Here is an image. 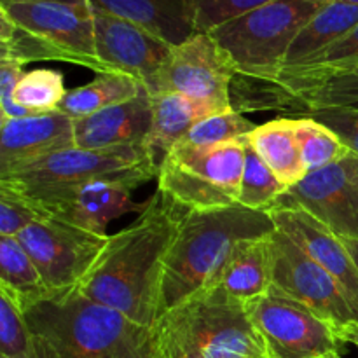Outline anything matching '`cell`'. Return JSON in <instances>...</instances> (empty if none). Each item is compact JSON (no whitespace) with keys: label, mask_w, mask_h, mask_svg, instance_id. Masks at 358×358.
<instances>
[{"label":"cell","mask_w":358,"mask_h":358,"mask_svg":"<svg viewBox=\"0 0 358 358\" xmlns=\"http://www.w3.org/2000/svg\"><path fill=\"white\" fill-rule=\"evenodd\" d=\"M6 189L28 203L41 219H55L84 231L108 236L112 220L140 213L143 203L133 201L136 185L122 180H90L72 185Z\"/></svg>","instance_id":"cell-9"},{"label":"cell","mask_w":358,"mask_h":358,"mask_svg":"<svg viewBox=\"0 0 358 358\" xmlns=\"http://www.w3.org/2000/svg\"><path fill=\"white\" fill-rule=\"evenodd\" d=\"M196 31H210L275 0H192Z\"/></svg>","instance_id":"cell-33"},{"label":"cell","mask_w":358,"mask_h":358,"mask_svg":"<svg viewBox=\"0 0 358 358\" xmlns=\"http://www.w3.org/2000/svg\"><path fill=\"white\" fill-rule=\"evenodd\" d=\"M273 208H301L338 236L358 240V156L308 173Z\"/></svg>","instance_id":"cell-14"},{"label":"cell","mask_w":358,"mask_h":358,"mask_svg":"<svg viewBox=\"0 0 358 358\" xmlns=\"http://www.w3.org/2000/svg\"><path fill=\"white\" fill-rule=\"evenodd\" d=\"M325 108H352L358 110V69L325 80L313 90L303 91L290 98L287 114L304 115Z\"/></svg>","instance_id":"cell-27"},{"label":"cell","mask_w":358,"mask_h":358,"mask_svg":"<svg viewBox=\"0 0 358 358\" xmlns=\"http://www.w3.org/2000/svg\"><path fill=\"white\" fill-rule=\"evenodd\" d=\"M16 240L35 262L45 287L59 292L79 287L103 252L108 236L55 219H41L21 231Z\"/></svg>","instance_id":"cell-13"},{"label":"cell","mask_w":358,"mask_h":358,"mask_svg":"<svg viewBox=\"0 0 358 358\" xmlns=\"http://www.w3.org/2000/svg\"><path fill=\"white\" fill-rule=\"evenodd\" d=\"M329 0H275L208 34L231 56L238 76L275 80L290 44Z\"/></svg>","instance_id":"cell-6"},{"label":"cell","mask_w":358,"mask_h":358,"mask_svg":"<svg viewBox=\"0 0 358 358\" xmlns=\"http://www.w3.org/2000/svg\"><path fill=\"white\" fill-rule=\"evenodd\" d=\"M358 24V6L329 0L313 14L290 44L282 69L299 65L348 34ZM280 69V70H282Z\"/></svg>","instance_id":"cell-23"},{"label":"cell","mask_w":358,"mask_h":358,"mask_svg":"<svg viewBox=\"0 0 358 358\" xmlns=\"http://www.w3.org/2000/svg\"><path fill=\"white\" fill-rule=\"evenodd\" d=\"M0 355L7 358H37L23 311L3 290H0Z\"/></svg>","instance_id":"cell-32"},{"label":"cell","mask_w":358,"mask_h":358,"mask_svg":"<svg viewBox=\"0 0 358 358\" xmlns=\"http://www.w3.org/2000/svg\"><path fill=\"white\" fill-rule=\"evenodd\" d=\"M294 129L308 173L339 163L352 154L339 136L317 119L294 117Z\"/></svg>","instance_id":"cell-28"},{"label":"cell","mask_w":358,"mask_h":358,"mask_svg":"<svg viewBox=\"0 0 358 358\" xmlns=\"http://www.w3.org/2000/svg\"><path fill=\"white\" fill-rule=\"evenodd\" d=\"M304 117H313L331 128L339 136V140L348 147L350 152L358 156V110L325 108V110L311 112Z\"/></svg>","instance_id":"cell-35"},{"label":"cell","mask_w":358,"mask_h":358,"mask_svg":"<svg viewBox=\"0 0 358 358\" xmlns=\"http://www.w3.org/2000/svg\"><path fill=\"white\" fill-rule=\"evenodd\" d=\"M23 2H62V3H83L87 0H23Z\"/></svg>","instance_id":"cell-39"},{"label":"cell","mask_w":358,"mask_h":358,"mask_svg":"<svg viewBox=\"0 0 358 358\" xmlns=\"http://www.w3.org/2000/svg\"><path fill=\"white\" fill-rule=\"evenodd\" d=\"M358 69V24L329 48L299 65L282 69L273 80L282 98V110L287 114L290 98L313 90L325 80Z\"/></svg>","instance_id":"cell-20"},{"label":"cell","mask_w":358,"mask_h":358,"mask_svg":"<svg viewBox=\"0 0 358 358\" xmlns=\"http://www.w3.org/2000/svg\"><path fill=\"white\" fill-rule=\"evenodd\" d=\"M63 73L52 69H35L24 72L14 90V101L28 114L58 112L66 94Z\"/></svg>","instance_id":"cell-29"},{"label":"cell","mask_w":358,"mask_h":358,"mask_svg":"<svg viewBox=\"0 0 358 358\" xmlns=\"http://www.w3.org/2000/svg\"><path fill=\"white\" fill-rule=\"evenodd\" d=\"M247 149L245 138L215 145L175 143L159 159L157 189L185 210L236 205Z\"/></svg>","instance_id":"cell-7"},{"label":"cell","mask_w":358,"mask_h":358,"mask_svg":"<svg viewBox=\"0 0 358 358\" xmlns=\"http://www.w3.org/2000/svg\"><path fill=\"white\" fill-rule=\"evenodd\" d=\"M255 126H257L255 122L231 108V110L212 114L196 122L180 142L191 143V145H215V143L234 142V140L245 138L248 133L254 131Z\"/></svg>","instance_id":"cell-31"},{"label":"cell","mask_w":358,"mask_h":358,"mask_svg":"<svg viewBox=\"0 0 358 358\" xmlns=\"http://www.w3.org/2000/svg\"><path fill=\"white\" fill-rule=\"evenodd\" d=\"M161 358H268L247 304L206 285L152 325Z\"/></svg>","instance_id":"cell-4"},{"label":"cell","mask_w":358,"mask_h":358,"mask_svg":"<svg viewBox=\"0 0 358 358\" xmlns=\"http://www.w3.org/2000/svg\"><path fill=\"white\" fill-rule=\"evenodd\" d=\"M145 91L135 77L124 73H96L91 83L66 91L58 112L72 119L100 112L103 108L124 103L140 96Z\"/></svg>","instance_id":"cell-25"},{"label":"cell","mask_w":358,"mask_h":358,"mask_svg":"<svg viewBox=\"0 0 358 358\" xmlns=\"http://www.w3.org/2000/svg\"><path fill=\"white\" fill-rule=\"evenodd\" d=\"M0 358H7V357H2V355H0Z\"/></svg>","instance_id":"cell-41"},{"label":"cell","mask_w":358,"mask_h":358,"mask_svg":"<svg viewBox=\"0 0 358 358\" xmlns=\"http://www.w3.org/2000/svg\"><path fill=\"white\" fill-rule=\"evenodd\" d=\"M0 290L9 294L21 310L51 294L16 238H0Z\"/></svg>","instance_id":"cell-26"},{"label":"cell","mask_w":358,"mask_h":358,"mask_svg":"<svg viewBox=\"0 0 358 358\" xmlns=\"http://www.w3.org/2000/svg\"><path fill=\"white\" fill-rule=\"evenodd\" d=\"M70 147H76L73 119L62 112L0 121V173Z\"/></svg>","instance_id":"cell-17"},{"label":"cell","mask_w":358,"mask_h":358,"mask_svg":"<svg viewBox=\"0 0 358 358\" xmlns=\"http://www.w3.org/2000/svg\"><path fill=\"white\" fill-rule=\"evenodd\" d=\"M93 20L96 55L107 72L135 77L147 93L154 94L157 76L171 44L96 6H93Z\"/></svg>","instance_id":"cell-15"},{"label":"cell","mask_w":358,"mask_h":358,"mask_svg":"<svg viewBox=\"0 0 358 358\" xmlns=\"http://www.w3.org/2000/svg\"><path fill=\"white\" fill-rule=\"evenodd\" d=\"M21 311L37 358H161L150 329L77 287L48 294Z\"/></svg>","instance_id":"cell-2"},{"label":"cell","mask_w":358,"mask_h":358,"mask_svg":"<svg viewBox=\"0 0 358 358\" xmlns=\"http://www.w3.org/2000/svg\"><path fill=\"white\" fill-rule=\"evenodd\" d=\"M37 220L41 215L24 199L0 189V238H16Z\"/></svg>","instance_id":"cell-34"},{"label":"cell","mask_w":358,"mask_h":358,"mask_svg":"<svg viewBox=\"0 0 358 358\" xmlns=\"http://www.w3.org/2000/svg\"><path fill=\"white\" fill-rule=\"evenodd\" d=\"M268 213L276 229L287 234L320 268L338 280L358 318V268L341 238L301 208H273Z\"/></svg>","instance_id":"cell-16"},{"label":"cell","mask_w":358,"mask_h":358,"mask_svg":"<svg viewBox=\"0 0 358 358\" xmlns=\"http://www.w3.org/2000/svg\"><path fill=\"white\" fill-rule=\"evenodd\" d=\"M275 231L269 213L240 203L226 208L187 210L164 264L157 318L203 289L238 241L271 236Z\"/></svg>","instance_id":"cell-3"},{"label":"cell","mask_w":358,"mask_h":358,"mask_svg":"<svg viewBox=\"0 0 358 358\" xmlns=\"http://www.w3.org/2000/svg\"><path fill=\"white\" fill-rule=\"evenodd\" d=\"M185 212L171 196L157 189L128 227L108 236L103 252L77 289L152 329L159 313L164 264Z\"/></svg>","instance_id":"cell-1"},{"label":"cell","mask_w":358,"mask_h":358,"mask_svg":"<svg viewBox=\"0 0 358 358\" xmlns=\"http://www.w3.org/2000/svg\"><path fill=\"white\" fill-rule=\"evenodd\" d=\"M245 304L268 358H343L346 345L334 329L273 287Z\"/></svg>","instance_id":"cell-10"},{"label":"cell","mask_w":358,"mask_h":358,"mask_svg":"<svg viewBox=\"0 0 358 358\" xmlns=\"http://www.w3.org/2000/svg\"><path fill=\"white\" fill-rule=\"evenodd\" d=\"M339 2H346V3H353V6H358V0H339Z\"/></svg>","instance_id":"cell-40"},{"label":"cell","mask_w":358,"mask_h":358,"mask_svg":"<svg viewBox=\"0 0 358 358\" xmlns=\"http://www.w3.org/2000/svg\"><path fill=\"white\" fill-rule=\"evenodd\" d=\"M0 58L16 62H65L108 73L94 45L91 2L0 0Z\"/></svg>","instance_id":"cell-5"},{"label":"cell","mask_w":358,"mask_h":358,"mask_svg":"<svg viewBox=\"0 0 358 358\" xmlns=\"http://www.w3.org/2000/svg\"><path fill=\"white\" fill-rule=\"evenodd\" d=\"M152 124H150L147 147L154 154H166L175 143L180 142L189 129L212 112L180 93L152 94Z\"/></svg>","instance_id":"cell-24"},{"label":"cell","mask_w":358,"mask_h":358,"mask_svg":"<svg viewBox=\"0 0 358 358\" xmlns=\"http://www.w3.org/2000/svg\"><path fill=\"white\" fill-rule=\"evenodd\" d=\"M238 69L208 31L171 45L156 80L157 93H180L212 114L231 110V84ZM152 96V94H150Z\"/></svg>","instance_id":"cell-11"},{"label":"cell","mask_w":358,"mask_h":358,"mask_svg":"<svg viewBox=\"0 0 358 358\" xmlns=\"http://www.w3.org/2000/svg\"><path fill=\"white\" fill-rule=\"evenodd\" d=\"M271 236L238 241L206 285L220 287L241 303L266 296L273 285Z\"/></svg>","instance_id":"cell-19"},{"label":"cell","mask_w":358,"mask_h":358,"mask_svg":"<svg viewBox=\"0 0 358 358\" xmlns=\"http://www.w3.org/2000/svg\"><path fill=\"white\" fill-rule=\"evenodd\" d=\"M341 238V236H339ZM343 243H345L346 250L350 252V255L353 257V261H355L357 268H358V240H353V238H341Z\"/></svg>","instance_id":"cell-38"},{"label":"cell","mask_w":358,"mask_h":358,"mask_svg":"<svg viewBox=\"0 0 358 358\" xmlns=\"http://www.w3.org/2000/svg\"><path fill=\"white\" fill-rule=\"evenodd\" d=\"M23 66V63L16 59L0 58V121L31 115L20 105H16L13 98L14 90L24 73Z\"/></svg>","instance_id":"cell-36"},{"label":"cell","mask_w":358,"mask_h":358,"mask_svg":"<svg viewBox=\"0 0 358 358\" xmlns=\"http://www.w3.org/2000/svg\"><path fill=\"white\" fill-rule=\"evenodd\" d=\"M338 338L345 345H355L358 348V322H353V324L346 325L341 331H338Z\"/></svg>","instance_id":"cell-37"},{"label":"cell","mask_w":358,"mask_h":358,"mask_svg":"<svg viewBox=\"0 0 358 358\" xmlns=\"http://www.w3.org/2000/svg\"><path fill=\"white\" fill-rule=\"evenodd\" d=\"M287 189L289 187L275 177L261 157L252 149H247L238 203L247 208L268 213L285 194Z\"/></svg>","instance_id":"cell-30"},{"label":"cell","mask_w":358,"mask_h":358,"mask_svg":"<svg viewBox=\"0 0 358 358\" xmlns=\"http://www.w3.org/2000/svg\"><path fill=\"white\" fill-rule=\"evenodd\" d=\"M150 124L152 98L143 91L140 96L124 103L73 119V142L77 149L147 145Z\"/></svg>","instance_id":"cell-18"},{"label":"cell","mask_w":358,"mask_h":358,"mask_svg":"<svg viewBox=\"0 0 358 358\" xmlns=\"http://www.w3.org/2000/svg\"><path fill=\"white\" fill-rule=\"evenodd\" d=\"M157 170L159 161L147 145L110 149L70 147L2 171L0 187L72 185L90 180H122L140 187L156 178Z\"/></svg>","instance_id":"cell-8"},{"label":"cell","mask_w":358,"mask_h":358,"mask_svg":"<svg viewBox=\"0 0 358 358\" xmlns=\"http://www.w3.org/2000/svg\"><path fill=\"white\" fill-rule=\"evenodd\" d=\"M271 245L273 289L318 315L336 334L346 325L358 322L338 280L320 268L299 245L278 229L273 233Z\"/></svg>","instance_id":"cell-12"},{"label":"cell","mask_w":358,"mask_h":358,"mask_svg":"<svg viewBox=\"0 0 358 358\" xmlns=\"http://www.w3.org/2000/svg\"><path fill=\"white\" fill-rule=\"evenodd\" d=\"M93 6L145 28L171 45L196 34L192 0H90Z\"/></svg>","instance_id":"cell-21"},{"label":"cell","mask_w":358,"mask_h":358,"mask_svg":"<svg viewBox=\"0 0 358 358\" xmlns=\"http://www.w3.org/2000/svg\"><path fill=\"white\" fill-rule=\"evenodd\" d=\"M245 142L287 187L299 184L308 175L294 129V117H278L257 124L245 136Z\"/></svg>","instance_id":"cell-22"}]
</instances>
